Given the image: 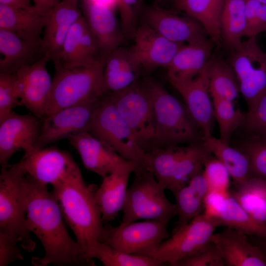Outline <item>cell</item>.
Here are the masks:
<instances>
[{
  "label": "cell",
  "mask_w": 266,
  "mask_h": 266,
  "mask_svg": "<svg viewBox=\"0 0 266 266\" xmlns=\"http://www.w3.org/2000/svg\"><path fill=\"white\" fill-rule=\"evenodd\" d=\"M137 165L125 160L111 174L102 178L100 186L95 191V198L103 223L114 220L123 209L131 174Z\"/></svg>",
  "instance_id": "19"
},
{
  "label": "cell",
  "mask_w": 266,
  "mask_h": 266,
  "mask_svg": "<svg viewBox=\"0 0 266 266\" xmlns=\"http://www.w3.org/2000/svg\"><path fill=\"white\" fill-rule=\"evenodd\" d=\"M92 259H97L104 266H161L152 257L129 254L117 250L109 245L98 242L92 250Z\"/></svg>",
  "instance_id": "37"
},
{
  "label": "cell",
  "mask_w": 266,
  "mask_h": 266,
  "mask_svg": "<svg viewBox=\"0 0 266 266\" xmlns=\"http://www.w3.org/2000/svg\"><path fill=\"white\" fill-rule=\"evenodd\" d=\"M208 150L226 167L235 187L253 177L248 157L238 149L231 147L212 134L202 136Z\"/></svg>",
  "instance_id": "30"
},
{
  "label": "cell",
  "mask_w": 266,
  "mask_h": 266,
  "mask_svg": "<svg viewBox=\"0 0 266 266\" xmlns=\"http://www.w3.org/2000/svg\"><path fill=\"white\" fill-rule=\"evenodd\" d=\"M18 243L14 239L0 233V266H7L23 259Z\"/></svg>",
  "instance_id": "48"
},
{
  "label": "cell",
  "mask_w": 266,
  "mask_h": 266,
  "mask_svg": "<svg viewBox=\"0 0 266 266\" xmlns=\"http://www.w3.org/2000/svg\"><path fill=\"white\" fill-rule=\"evenodd\" d=\"M78 153L84 166L102 178L112 173L125 159L111 147L86 131L67 138Z\"/></svg>",
  "instance_id": "21"
},
{
  "label": "cell",
  "mask_w": 266,
  "mask_h": 266,
  "mask_svg": "<svg viewBox=\"0 0 266 266\" xmlns=\"http://www.w3.org/2000/svg\"><path fill=\"white\" fill-rule=\"evenodd\" d=\"M99 99L45 115L41 119L40 131L35 148L46 147L75 133L86 131Z\"/></svg>",
  "instance_id": "13"
},
{
  "label": "cell",
  "mask_w": 266,
  "mask_h": 266,
  "mask_svg": "<svg viewBox=\"0 0 266 266\" xmlns=\"http://www.w3.org/2000/svg\"><path fill=\"white\" fill-rule=\"evenodd\" d=\"M256 38L242 41L232 51L228 62L235 75L239 93L248 107L266 92V53Z\"/></svg>",
  "instance_id": "9"
},
{
  "label": "cell",
  "mask_w": 266,
  "mask_h": 266,
  "mask_svg": "<svg viewBox=\"0 0 266 266\" xmlns=\"http://www.w3.org/2000/svg\"><path fill=\"white\" fill-rule=\"evenodd\" d=\"M242 125L247 134L266 133V92L248 107Z\"/></svg>",
  "instance_id": "46"
},
{
  "label": "cell",
  "mask_w": 266,
  "mask_h": 266,
  "mask_svg": "<svg viewBox=\"0 0 266 266\" xmlns=\"http://www.w3.org/2000/svg\"><path fill=\"white\" fill-rule=\"evenodd\" d=\"M21 105L16 73H0V122Z\"/></svg>",
  "instance_id": "41"
},
{
  "label": "cell",
  "mask_w": 266,
  "mask_h": 266,
  "mask_svg": "<svg viewBox=\"0 0 266 266\" xmlns=\"http://www.w3.org/2000/svg\"><path fill=\"white\" fill-rule=\"evenodd\" d=\"M82 1L89 2L98 5L109 7L116 9L118 0H80Z\"/></svg>",
  "instance_id": "52"
},
{
  "label": "cell",
  "mask_w": 266,
  "mask_h": 266,
  "mask_svg": "<svg viewBox=\"0 0 266 266\" xmlns=\"http://www.w3.org/2000/svg\"><path fill=\"white\" fill-rule=\"evenodd\" d=\"M80 0H62L47 13L41 43L45 55L53 61L58 56L69 30L82 16Z\"/></svg>",
  "instance_id": "20"
},
{
  "label": "cell",
  "mask_w": 266,
  "mask_h": 266,
  "mask_svg": "<svg viewBox=\"0 0 266 266\" xmlns=\"http://www.w3.org/2000/svg\"><path fill=\"white\" fill-rule=\"evenodd\" d=\"M230 193L229 191H209L204 200L203 214L207 217L218 219Z\"/></svg>",
  "instance_id": "47"
},
{
  "label": "cell",
  "mask_w": 266,
  "mask_h": 266,
  "mask_svg": "<svg viewBox=\"0 0 266 266\" xmlns=\"http://www.w3.org/2000/svg\"><path fill=\"white\" fill-rule=\"evenodd\" d=\"M247 237L252 243L260 249L266 261V237L253 235H247Z\"/></svg>",
  "instance_id": "51"
},
{
  "label": "cell",
  "mask_w": 266,
  "mask_h": 266,
  "mask_svg": "<svg viewBox=\"0 0 266 266\" xmlns=\"http://www.w3.org/2000/svg\"><path fill=\"white\" fill-rule=\"evenodd\" d=\"M246 19L244 36L256 37L266 31V4L256 0H246Z\"/></svg>",
  "instance_id": "45"
},
{
  "label": "cell",
  "mask_w": 266,
  "mask_h": 266,
  "mask_svg": "<svg viewBox=\"0 0 266 266\" xmlns=\"http://www.w3.org/2000/svg\"><path fill=\"white\" fill-rule=\"evenodd\" d=\"M167 225L159 220H146L106 226L104 243L129 254L152 257L160 244L170 236Z\"/></svg>",
  "instance_id": "10"
},
{
  "label": "cell",
  "mask_w": 266,
  "mask_h": 266,
  "mask_svg": "<svg viewBox=\"0 0 266 266\" xmlns=\"http://www.w3.org/2000/svg\"><path fill=\"white\" fill-rule=\"evenodd\" d=\"M211 154L202 140L184 146L176 162L167 190L174 195L192 177L203 170L202 167Z\"/></svg>",
  "instance_id": "31"
},
{
  "label": "cell",
  "mask_w": 266,
  "mask_h": 266,
  "mask_svg": "<svg viewBox=\"0 0 266 266\" xmlns=\"http://www.w3.org/2000/svg\"><path fill=\"white\" fill-rule=\"evenodd\" d=\"M176 8L199 22L215 45L222 44L220 19L224 0H173Z\"/></svg>",
  "instance_id": "29"
},
{
  "label": "cell",
  "mask_w": 266,
  "mask_h": 266,
  "mask_svg": "<svg viewBox=\"0 0 266 266\" xmlns=\"http://www.w3.org/2000/svg\"><path fill=\"white\" fill-rule=\"evenodd\" d=\"M86 23L97 42L100 54L106 58L120 47L125 36L115 15V9L82 1Z\"/></svg>",
  "instance_id": "22"
},
{
  "label": "cell",
  "mask_w": 266,
  "mask_h": 266,
  "mask_svg": "<svg viewBox=\"0 0 266 266\" xmlns=\"http://www.w3.org/2000/svg\"><path fill=\"white\" fill-rule=\"evenodd\" d=\"M144 23L176 42L192 43L207 37L203 27L195 19L181 16L156 5L142 10Z\"/></svg>",
  "instance_id": "17"
},
{
  "label": "cell",
  "mask_w": 266,
  "mask_h": 266,
  "mask_svg": "<svg viewBox=\"0 0 266 266\" xmlns=\"http://www.w3.org/2000/svg\"><path fill=\"white\" fill-rule=\"evenodd\" d=\"M32 0H0V4L10 6L33 9L35 8Z\"/></svg>",
  "instance_id": "50"
},
{
  "label": "cell",
  "mask_w": 266,
  "mask_h": 266,
  "mask_svg": "<svg viewBox=\"0 0 266 266\" xmlns=\"http://www.w3.org/2000/svg\"><path fill=\"white\" fill-rule=\"evenodd\" d=\"M87 27L82 15L69 30L57 57L52 61L54 64L68 68L80 66L81 39Z\"/></svg>",
  "instance_id": "39"
},
{
  "label": "cell",
  "mask_w": 266,
  "mask_h": 266,
  "mask_svg": "<svg viewBox=\"0 0 266 266\" xmlns=\"http://www.w3.org/2000/svg\"><path fill=\"white\" fill-rule=\"evenodd\" d=\"M247 134L238 149L248 157L253 176L266 179V133Z\"/></svg>",
  "instance_id": "40"
},
{
  "label": "cell",
  "mask_w": 266,
  "mask_h": 266,
  "mask_svg": "<svg viewBox=\"0 0 266 266\" xmlns=\"http://www.w3.org/2000/svg\"><path fill=\"white\" fill-rule=\"evenodd\" d=\"M246 0H224L220 26L222 42L232 51L240 46L246 29Z\"/></svg>",
  "instance_id": "32"
},
{
  "label": "cell",
  "mask_w": 266,
  "mask_h": 266,
  "mask_svg": "<svg viewBox=\"0 0 266 266\" xmlns=\"http://www.w3.org/2000/svg\"><path fill=\"white\" fill-rule=\"evenodd\" d=\"M86 132L111 147L124 159L143 166L145 152L109 93L98 100Z\"/></svg>",
  "instance_id": "7"
},
{
  "label": "cell",
  "mask_w": 266,
  "mask_h": 266,
  "mask_svg": "<svg viewBox=\"0 0 266 266\" xmlns=\"http://www.w3.org/2000/svg\"><path fill=\"white\" fill-rule=\"evenodd\" d=\"M133 39L130 49L142 70L146 72L166 68L186 44L168 39L144 23L138 26Z\"/></svg>",
  "instance_id": "15"
},
{
  "label": "cell",
  "mask_w": 266,
  "mask_h": 266,
  "mask_svg": "<svg viewBox=\"0 0 266 266\" xmlns=\"http://www.w3.org/2000/svg\"><path fill=\"white\" fill-rule=\"evenodd\" d=\"M120 16V26L125 38L133 39L140 13V0H118L117 8Z\"/></svg>",
  "instance_id": "44"
},
{
  "label": "cell",
  "mask_w": 266,
  "mask_h": 266,
  "mask_svg": "<svg viewBox=\"0 0 266 266\" xmlns=\"http://www.w3.org/2000/svg\"><path fill=\"white\" fill-rule=\"evenodd\" d=\"M215 45L209 37L184 44L166 68L171 85L196 77L206 66Z\"/></svg>",
  "instance_id": "23"
},
{
  "label": "cell",
  "mask_w": 266,
  "mask_h": 266,
  "mask_svg": "<svg viewBox=\"0 0 266 266\" xmlns=\"http://www.w3.org/2000/svg\"><path fill=\"white\" fill-rule=\"evenodd\" d=\"M105 59L101 58L87 66L71 68L54 64L55 72L45 115L98 100L108 93L103 76Z\"/></svg>",
  "instance_id": "4"
},
{
  "label": "cell",
  "mask_w": 266,
  "mask_h": 266,
  "mask_svg": "<svg viewBox=\"0 0 266 266\" xmlns=\"http://www.w3.org/2000/svg\"><path fill=\"white\" fill-rule=\"evenodd\" d=\"M184 146L155 148L145 153L143 166L153 173L165 189H168L177 160Z\"/></svg>",
  "instance_id": "34"
},
{
  "label": "cell",
  "mask_w": 266,
  "mask_h": 266,
  "mask_svg": "<svg viewBox=\"0 0 266 266\" xmlns=\"http://www.w3.org/2000/svg\"><path fill=\"white\" fill-rule=\"evenodd\" d=\"M208 187L202 171L192 177L174 195L178 217L174 230L180 228L200 215L204 209V200Z\"/></svg>",
  "instance_id": "28"
},
{
  "label": "cell",
  "mask_w": 266,
  "mask_h": 266,
  "mask_svg": "<svg viewBox=\"0 0 266 266\" xmlns=\"http://www.w3.org/2000/svg\"><path fill=\"white\" fill-rule=\"evenodd\" d=\"M256 0L258 1L259 2L261 3L266 4V0Z\"/></svg>",
  "instance_id": "53"
},
{
  "label": "cell",
  "mask_w": 266,
  "mask_h": 266,
  "mask_svg": "<svg viewBox=\"0 0 266 266\" xmlns=\"http://www.w3.org/2000/svg\"><path fill=\"white\" fill-rule=\"evenodd\" d=\"M27 174L21 162L1 168L0 174V233L32 252L35 243L26 217Z\"/></svg>",
  "instance_id": "5"
},
{
  "label": "cell",
  "mask_w": 266,
  "mask_h": 266,
  "mask_svg": "<svg viewBox=\"0 0 266 266\" xmlns=\"http://www.w3.org/2000/svg\"><path fill=\"white\" fill-rule=\"evenodd\" d=\"M26 217L31 232L44 250L42 258L33 257L34 266L52 264L60 266H94L68 232L59 204L47 185L41 184L27 173Z\"/></svg>",
  "instance_id": "1"
},
{
  "label": "cell",
  "mask_w": 266,
  "mask_h": 266,
  "mask_svg": "<svg viewBox=\"0 0 266 266\" xmlns=\"http://www.w3.org/2000/svg\"><path fill=\"white\" fill-rule=\"evenodd\" d=\"M203 166L202 173L209 191H229L231 176L226 167L218 159L215 157H210Z\"/></svg>",
  "instance_id": "43"
},
{
  "label": "cell",
  "mask_w": 266,
  "mask_h": 266,
  "mask_svg": "<svg viewBox=\"0 0 266 266\" xmlns=\"http://www.w3.org/2000/svg\"><path fill=\"white\" fill-rule=\"evenodd\" d=\"M211 240L219 249L226 266H266L260 249L240 231L227 227L214 233Z\"/></svg>",
  "instance_id": "24"
},
{
  "label": "cell",
  "mask_w": 266,
  "mask_h": 266,
  "mask_svg": "<svg viewBox=\"0 0 266 266\" xmlns=\"http://www.w3.org/2000/svg\"><path fill=\"white\" fill-rule=\"evenodd\" d=\"M134 180L128 189L121 225L140 219L156 220L168 224L177 214L175 203L166 198L165 189L152 172L136 166Z\"/></svg>",
  "instance_id": "6"
},
{
  "label": "cell",
  "mask_w": 266,
  "mask_h": 266,
  "mask_svg": "<svg viewBox=\"0 0 266 266\" xmlns=\"http://www.w3.org/2000/svg\"><path fill=\"white\" fill-rule=\"evenodd\" d=\"M212 100L215 119L219 127V138L230 144L234 132L243 125L245 114L240 109H236L232 101L220 99Z\"/></svg>",
  "instance_id": "38"
},
{
  "label": "cell",
  "mask_w": 266,
  "mask_h": 266,
  "mask_svg": "<svg viewBox=\"0 0 266 266\" xmlns=\"http://www.w3.org/2000/svg\"><path fill=\"white\" fill-rule=\"evenodd\" d=\"M49 60L50 58L45 56L15 73L21 105L39 119L45 116L52 85V79L47 68Z\"/></svg>",
  "instance_id": "16"
},
{
  "label": "cell",
  "mask_w": 266,
  "mask_h": 266,
  "mask_svg": "<svg viewBox=\"0 0 266 266\" xmlns=\"http://www.w3.org/2000/svg\"><path fill=\"white\" fill-rule=\"evenodd\" d=\"M142 69L130 48L119 47L106 57L103 69L105 86L109 93L121 91L139 79Z\"/></svg>",
  "instance_id": "27"
},
{
  "label": "cell",
  "mask_w": 266,
  "mask_h": 266,
  "mask_svg": "<svg viewBox=\"0 0 266 266\" xmlns=\"http://www.w3.org/2000/svg\"><path fill=\"white\" fill-rule=\"evenodd\" d=\"M20 162L30 176L45 185L55 186L81 173L68 152L53 146L34 148L24 153Z\"/></svg>",
  "instance_id": "12"
},
{
  "label": "cell",
  "mask_w": 266,
  "mask_h": 266,
  "mask_svg": "<svg viewBox=\"0 0 266 266\" xmlns=\"http://www.w3.org/2000/svg\"><path fill=\"white\" fill-rule=\"evenodd\" d=\"M218 220L221 226L240 231L247 235L266 237V223L246 211L230 193Z\"/></svg>",
  "instance_id": "36"
},
{
  "label": "cell",
  "mask_w": 266,
  "mask_h": 266,
  "mask_svg": "<svg viewBox=\"0 0 266 266\" xmlns=\"http://www.w3.org/2000/svg\"><path fill=\"white\" fill-rule=\"evenodd\" d=\"M206 66L193 79L172 85L182 96L203 136L212 134L215 120Z\"/></svg>",
  "instance_id": "18"
},
{
  "label": "cell",
  "mask_w": 266,
  "mask_h": 266,
  "mask_svg": "<svg viewBox=\"0 0 266 266\" xmlns=\"http://www.w3.org/2000/svg\"><path fill=\"white\" fill-rule=\"evenodd\" d=\"M61 0H32L35 8L39 12L46 14Z\"/></svg>",
  "instance_id": "49"
},
{
  "label": "cell",
  "mask_w": 266,
  "mask_h": 266,
  "mask_svg": "<svg viewBox=\"0 0 266 266\" xmlns=\"http://www.w3.org/2000/svg\"><path fill=\"white\" fill-rule=\"evenodd\" d=\"M41 128V119L12 111L0 122V164L7 167L8 161L17 152L24 153L35 147Z\"/></svg>",
  "instance_id": "14"
},
{
  "label": "cell",
  "mask_w": 266,
  "mask_h": 266,
  "mask_svg": "<svg viewBox=\"0 0 266 266\" xmlns=\"http://www.w3.org/2000/svg\"><path fill=\"white\" fill-rule=\"evenodd\" d=\"M109 93V92H108ZM118 112L145 153L152 148L155 129L153 103L143 79L121 91L109 93Z\"/></svg>",
  "instance_id": "8"
},
{
  "label": "cell",
  "mask_w": 266,
  "mask_h": 266,
  "mask_svg": "<svg viewBox=\"0 0 266 266\" xmlns=\"http://www.w3.org/2000/svg\"><path fill=\"white\" fill-rule=\"evenodd\" d=\"M209 89L212 99L227 100L234 102L239 93L234 72L228 62L220 56L212 55L206 66Z\"/></svg>",
  "instance_id": "33"
},
{
  "label": "cell",
  "mask_w": 266,
  "mask_h": 266,
  "mask_svg": "<svg viewBox=\"0 0 266 266\" xmlns=\"http://www.w3.org/2000/svg\"><path fill=\"white\" fill-rule=\"evenodd\" d=\"M0 73L13 74L46 55L41 46L31 44L14 33L0 29Z\"/></svg>",
  "instance_id": "26"
},
{
  "label": "cell",
  "mask_w": 266,
  "mask_h": 266,
  "mask_svg": "<svg viewBox=\"0 0 266 266\" xmlns=\"http://www.w3.org/2000/svg\"><path fill=\"white\" fill-rule=\"evenodd\" d=\"M220 226L218 219L200 214L185 226L173 230L172 235L160 244L152 257L162 266H174L210 240Z\"/></svg>",
  "instance_id": "11"
},
{
  "label": "cell",
  "mask_w": 266,
  "mask_h": 266,
  "mask_svg": "<svg viewBox=\"0 0 266 266\" xmlns=\"http://www.w3.org/2000/svg\"><path fill=\"white\" fill-rule=\"evenodd\" d=\"M174 266H226L221 253L210 239L193 254L178 261Z\"/></svg>",
  "instance_id": "42"
},
{
  "label": "cell",
  "mask_w": 266,
  "mask_h": 266,
  "mask_svg": "<svg viewBox=\"0 0 266 266\" xmlns=\"http://www.w3.org/2000/svg\"><path fill=\"white\" fill-rule=\"evenodd\" d=\"M47 13L35 8L28 9L0 4V29L14 33L31 44L41 46Z\"/></svg>",
  "instance_id": "25"
},
{
  "label": "cell",
  "mask_w": 266,
  "mask_h": 266,
  "mask_svg": "<svg viewBox=\"0 0 266 266\" xmlns=\"http://www.w3.org/2000/svg\"><path fill=\"white\" fill-rule=\"evenodd\" d=\"M52 187L66 223L86 257L94 261L91 252L97 242H104L106 234L95 192L85 183L81 173Z\"/></svg>",
  "instance_id": "2"
},
{
  "label": "cell",
  "mask_w": 266,
  "mask_h": 266,
  "mask_svg": "<svg viewBox=\"0 0 266 266\" xmlns=\"http://www.w3.org/2000/svg\"><path fill=\"white\" fill-rule=\"evenodd\" d=\"M230 193L249 214L266 223V179L253 176Z\"/></svg>",
  "instance_id": "35"
},
{
  "label": "cell",
  "mask_w": 266,
  "mask_h": 266,
  "mask_svg": "<svg viewBox=\"0 0 266 266\" xmlns=\"http://www.w3.org/2000/svg\"><path fill=\"white\" fill-rule=\"evenodd\" d=\"M143 81L154 107L155 129L152 149L201 141L200 129L185 104L155 79L147 76Z\"/></svg>",
  "instance_id": "3"
}]
</instances>
